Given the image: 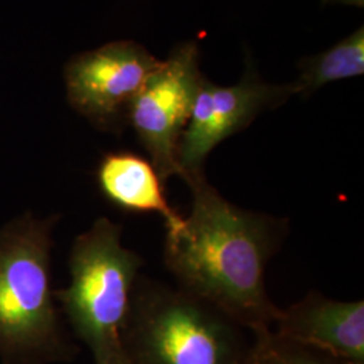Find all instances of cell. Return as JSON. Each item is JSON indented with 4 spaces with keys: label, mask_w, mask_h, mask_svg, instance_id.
<instances>
[{
    "label": "cell",
    "mask_w": 364,
    "mask_h": 364,
    "mask_svg": "<svg viewBox=\"0 0 364 364\" xmlns=\"http://www.w3.org/2000/svg\"><path fill=\"white\" fill-rule=\"evenodd\" d=\"M299 95H311L320 87L343 80L362 76L364 72V31L358 28L350 37L338 42L326 52L305 58L301 64Z\"/></svg>",
    "instance_id": "obj_10"
},
{
    "label": "cell",
    "mask_w": 364,
    "mask_h": 364,
    "mask_svg": "<svg viewBox=\"0 0 364 364\" xmlns=\"http://www.w3.org/2000/svg\"><path fill=\"white\" fill-rule=\"evenodd\" d=\"M96 181L102 195L117 208L156 213L165 223L168 234L181 228L185 218L170 205L165 182L150 159L131 151L108 153L97 166Z\"/></svg>",
    "instance_id": "obj_9"
},
{
    "label": "cell",
    "mask_w": 364,
    "mask_h": 364,
    "mask_svg": "<svg viewBox=\"0 0 364 364\" xmlns=\"http://www.w3.org/2000/svg\"><path fill=\"white\" fill-rule=\"evenodd\" d=\"M239 326L207 301L139 275L123 347L131 364H239Z\"/></svg>",
    "instance_id": "obj_3"
},
{
    "label": "cell",
    "mask_w": 364,
    "mask_h": 364,
    "mask_svg": "<svg viewBox=\"0 0 364 364\" xmlns=\"http://www.w3.org/2000/svg\"><path fill=\"white\" fill-rule=\"evenodd\" d=\"M53 224L23 216L0 228V356L9 364H34L60 348Z\"/></svg>",
    "instance_id": "obj_4"
},
{
    "label": "cell",
    "mask_w": 364,
    "mask_h": 364,
    "mask_svg": "<svg viewBox=\"0 0 364 364\" xmlns=\"http://www.w3.org/2000/svg\"><path fill=\"white\" fill-rule=\"evenodd\" d=\"M117 364H131L130 360H129V358H127V355L123 358V359H120Z\"/></svg>",
    "instance_id": "obj_13"
},
{
    "label": "cell",
    "mask_w": 364,
    "mask_h": 364,
    "mask_svg": "<svg viewBox=\"0 0 364 364\" xmlns=\"http://www.w3.org/2000/svg\"><path fill=\"white\" fill-rule=\"evenodd\" d=\"M144 260L122 243V227L100 218L76 237L69 257L70 285L54 293L97 364L126 356L123 331Z\"/></svg>",
    "instance_id": "obj_2"
},
{
    "label": "cell",
    "mask_w": 364,
    "mask_h": 364,
    "mask_svg": "<svg viewBox=\"0 0 364 364\" xmlns=\"http://www.w3.org/2000/svg\"><path fill=\"white\" fill-rule=\"evenodd\" d=\"M198 58L193 42L177 46L147 78L129 109L127 124L164 182L181 177L178 146L204 80Z\"/></svg>",
    "instance_id": "obj_5"
},
{
    "label": "cell",
    "mask_w": 364,
    "mask_h": 364,
    "mask_svg": "<svg viewBox=\"0 0 364 364\" xmlns=\"http://www.w3.org/2000/svg\"><path fill=\"white\" fill-rule=\"evenodd\" d=\"M324 3H341V4H351L363 7V0H324Z\"/></svg>",
    "instance_id": "obj_12"
},
{
    "label": "cell",
    "mask_w": 364,
    "mask_h": 364,
    "mask_svg": "<svg viewBox=\"0 0 364 364\" xmlns=\"http://www.w3.org/2000/svg\"><path fill=\"white\" fill-rule=\"evenodd\" d=\"M255 332L259 335L262 343L252 355L250 364H336L299 350V346L296 343L279 336L273 338L269 335V329Z\"/></svg>",
    "instance_id": "obj_11"
},
{
    "label": "cell",
    "mask_w": 364,
    "mask_h": 364,
    "mask_svg": "<svg viewBox=\"0 0 364 364\" xmlns=\"http://www.w3.org/2000/svg\"><path fill=\"white\" fill-rule=\"evenodd\" d=\"M161 61L132 41L78 54L65 68L68 102L97 129L120 131L134 99Z\"/></svg>",
    "instance_id": "obj_6"
},
{
    "label": "cell",
    "mask_w": 364,
    "mask_h": 364,
    "mask_svg": "<svg viewBox=\"0 0 364 364\" xmlns=\"http://www.w3.org/2000/svg\"><path fill=\"white\" fill-rule=\"evenodd\" d=\"M278 336L328 352L346 364L364 363V302L309 293L274 321Z\"/></svg>",
    "instance_id": "obj_8"
},
{
    "label": "cell",
    "mask_w": 364,
    "mask_h": 364,
    "mask_svg": "<svg viewBox=\"0 0 364 364\" xmlns=\"http://www.w3.org/2000/svg\"><path fill=\"white\" fill-rule=\"evenodd\" d=\"M192 209L166 234L164 262L183 291L254 331L269 329L278 309L266 290V267L281 248L287 223L225 200L205 174L186 180Z\"/></svg>",
    "instance_id": "obj_1"
},
{
    "label": "cell",
    "mask_w": 364,
    "mask_h": 364,
    "mask_svg": "<svg viewBox=\"0 0 364 364\" xmlns=\"http://www.w3.org/2000/svg\"><path fill=\"white\" fill-rule=\"evenodd\" d=\"M293 95H299L296 84H267L250 70L232 87H218L204 77L178 146L182 180L204 176L205 159L218 144L247 129L262 111L284 105Z\"/></svg>",
    "instance_id": "obj_7"
}]
</instances>
